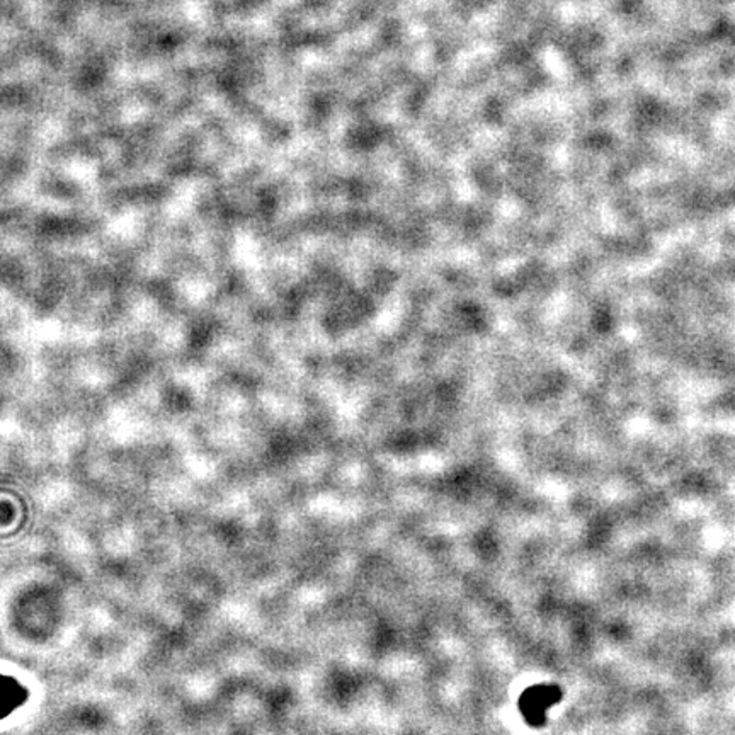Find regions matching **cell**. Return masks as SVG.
<instances>
[{"label":"cell","mask_w":735,"mask_h":735,"mask_svg":"<svg viewBox=\"0 0 735 735\" xmlns=\"http://www.w3.org/2000/svg\"><path fill=\"white\" fill-rule=\"evenodd\" d=\"M558 698L557 689L551 688H534L529 689L523 698V710L528 715L529 720L533 724H536V720H541L543 713L548 708V705L553 703Z\"/></svg>","instance_id":"obj_1"}]
</instances>
